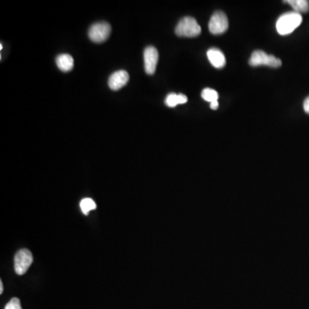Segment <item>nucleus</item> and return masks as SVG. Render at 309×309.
<instances>
[{
    "label": "nucleus",
    "mask_w": 309,
    "mask_h": 309,
    "mask_svg": "<svg viewBox=\"0 0 309 309\" xmlns=\"http://www.w3.org/2000/svg\"><path fill=\"white\" fill-rule=\"evenodd\" d=\"M219 103L218 100H216L213 102L210 103V108L213 110H216L218 108Z\"/></svg>",
    "instance_id": "f3484780"
},
{
    "label": "nucleus",
    "mask_w": 309,
    "mask_h": 309,
    "mask_svg": "<svg viewBox=\"0 0 309 309\" xmlns=\"http://www.w3.org/2000/svg\"><path fill=\"white\" fill-rule=\"evenodd\" d=\"M249 64L252 66H267L272 68H278L282 66V61L273 55L267 54L266 52L257 50L252 52L249 60Z\"/></svg>",
    "instance_id": "7ed1b4c3"
},
{
    "label": "nucleus",
    "mask_w": 309,
    "mask_h": 309,
    "mask_svg": "<svg viewBox=\"0 0 309 309\" xmlns=\"http://www.w3.org/2000/svg\"><path fill=\"white\" fill-rule=\"evenodd\" d=\"M201 96H202L204 100L212 103L213 102L218 100L219 94L216 91L214 90L212 88H206L202 91Z\"/></svg>",
    "instance_id": "4468645a"
},
{
    "label": "nucleus",
    "mask_w": 309,
    "mask_h": 309,
    "mask_svg": "<svg viewBox=\"0 0 309 309\" xmlns=\"http://www.w3.org/2000/svg\"><path fill=\"white\" fill-rule=\"evenodd\" d=\"M56 64L60 70L64 72H68L73 69L74 60L70 54H64L58 55L56 58Z\"/></svg>",
    "instance_id": "9d476101"
},
{
    "label": "nucleus",
    "mask_w": 309,
    "mask_h": 309,
    "mask_svg": "<svg viewBox=\"0 0 309 309\" xmlns=\"http://www.w3.org/2000/svg\"><path fill=\"white\" fill-rule=\"evenodd\" d=\"M80 208L82 210V213L84 215H88L90 212L96 209V204L92 198H86L81 200Z\"/></svg>",
    "instance_id": "ddd939ff"
},
{
    "label": "nucleus",
    "mask_w": 309,
    "mask_h": 309,
    "mask_svg": "<svg viewBox=\"0 0 309 309\" xmlns=\"http://www.w3.org/2000/svg\"><path fill=\"white\" fill-rule=\"evenodd\" d=\"M188 102V97L185 94L170 93L165 99V104L170 108H174L179 104H184Z\"/></svg>",
    "instance_id": "f8f14e48"
},
{
    "label": "nucleus",
    "mask_w": 309,
    "mask_h": 309,
    "mask_svg": "<svg viewBox=\"0 0 309 309\" xmlns=\"http://www.w3.org/2000/svg\"><path fill=\"white\" fill-rule=\"evenodd\" d=\"M302 18L299 13L290 12L281 16L276 22V30L281 36H287L300 26Z\"/></svg>",
    "instance_id": "f257e3e1"
},
{
    "label": "nucleus",
    "mask_w": 309,
    "mask_h": 309,
    "mask_svg": "<svg viewBox=\"0 0 309 309\" xmlns=\"http://www.w3.org/2000/svg\"><path fill=\"white\" fill-rule=\"evenodd\" d=\"M33 263V255L28 249H22L15 256V270L18 275H24Z\"/></svg>",
    "instance_id": "39448f33"
},
{
    "label": "nucleus",
    "mask_w": 309,
    "mask_h": 309,
    "mask_svg": "<svg viewBox=\"0 0 309 309\" xmlns=\"http://www.w3.org/2000/svg\"><path fill=\"white\" fill-rule=\"evenodd\" d=\"M3 290H4L3 282H2V281H1V282H0V294H2V293H3Z\"/></svg>",
    "instance_id": "a211bd4d"
},
{
    "label": "nucleus",
    "mask_w": 309,
    "mask_h": 309,
    "mask_svg": "<svg viewBox=\"0 0 309 309\" xmlns=\"http://www.w3.org/2000/svg\"><path fill=\"white\" fill-rule=\"evenodd\" d=\"M290 6L294 12L306 13L309 12V1L308 0H286L284 1Z\"/></svg>",
    "instance_id": "9b49d317"
},
{
    "label": "nucleus",
    "mask_w": 309,
    "mask_h": 309,
    "mask_svg": "<svg viewBox=\"0 0 309 309\" xmlns=\"http://www.w3.org/2000/svg\"><path fill=\"white\" fill-rule=\"evenodd\" d=\"M111 33V26L110 24L105 22H96L88 30V37L90 39L96 43H102L108 39Z\"/></svg>",
    "instance_id": "20e7f679"
},
{
    "label": "nucleus",
    "mask_w": 309,
    "mask_h": 309,
    "mask_svg": "<svg viewBox=\"0 0 309 309\" xmlns=\"http://www.w3.org/2000/svg\"><path fill=\"white\" fill-rule=\"evenodd\" d=\"M4 309H22L21 302L18 298H12L7 303Z\"/></svg>",
    "instance_id": "2eb2a0df"
},
{
    "label": "nucleus",
    "mask_w": 309,
    "mask_h": 309,
    "mask_svg": "<svg viewBox=\"0 0 309 309\" xmlns=\"http://www.w3.org/2000/svg\"><path fill=\"white\" fill-rule=\"evenodd\" d=\"M303 108H304V111L309 114V96L306 97L305 100H304V103H303Z\"/></svg>",
    "instance_id": "dca6fc26"
},
{
    "label": "nucleus",
    "mask_w": 309,
    "mask_h": 309,
    "mask_svg": "<svg viewBox=\"0 0 309 309\" xmlns=\"http://www.w3.org/2000/svg\"><path fill=\"white\" fill-rule=\"evenodd\" d=\"M207 57L210 64L216 68L221 69L226 64V58L222 52L218 48H210L207 52Z\"/></svg>",
    "instance_id": "1a4fd4ad"
},
{
    "label": "nucleus",
    "mask_w": 309,
    "mask_h": 309,
    "mask_svg": "<svg viewBox=\"0 0 309 309\" xmlns=\"http://www.w3.org/2000/svg\"><path fill=\"white\" fill-rule=\"evenodd\" d=\"M158 49L150 46L144 49V70L148 75H153L156 70L158 66Z\"/></svg>",
    "instance_id": "0eeeda50"
},
{
    "label": "nucleus",
    "mask_w": 309,
    "mask_h": 309,
    "mask_svg": "<svg viewBox=\"0 0 309 309\" xmlns=\"http://www.w3.org/2000/svg\"><path fill=\"white\" fill-rule=\"evenodd\" d=\"M176 34L180 37H197L201 34V28L196 19L186 16L180 20L176 28Z\"/></svg>",
    "instance_id": "f03ea898"
},
{
    "label": "nucleus",
    "mask_w": 309,
    "mask_h": 309,
    "mask_svg": "<svg viewBox=\"0 0 309 309\" xmlns=\"http://www.w3.org/2000/svg\"><path fill=\"white\" fill-rule=\"evenodd\" d=\"M228 20L222 12H216L209 22V30L213 34H221L228 30Z\"/></svg>",
    "instance_id": "423d86ee"
},
{
    "label": "nucleus",
    "mask_w": 309,
    "mask_h": 309,
    "mask_svg": "<svg viewBox=\"0 0 309 309\" xmlns=\"http://www.w3.org/2000/svg\"><path fill=\"white\" fill-rule=\"evenodd\" d=\"M129 81V74L126 70H118L112 73L108 79V86L112 90L123 88Z\"/></svg>",
    "instance_id": "6e6552de"
}]
</instances>
